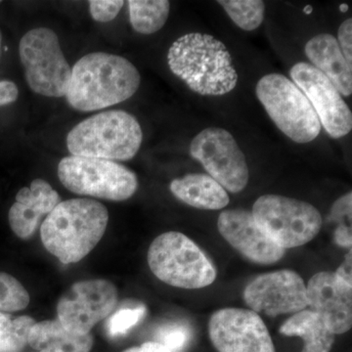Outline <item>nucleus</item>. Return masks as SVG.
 I'll return each mask as SVG.
<instances>
[{
    "instance_id": "nucleus-4",
    "label": "nucleus",
    "mask_w": 352,
    "mask_h": 352,
    "mask_svg": "<svg viewBox=\"0 0 352 352\" xmlns=\"http://www.w3.org/2000/svg\"><path fill=\"white\" fill-rule=\"evenodd\" d=\"M142 141V129L135 117L113 110L76 124L67 136V147L72 156L129 161L136 156Z\"/></svg>"
},
{
    "instance_id": "nucleus-25",
    "label": "nucleus",
    "mask_w": 352,
    "mask_h": 352,
    "mask_svg": "<svg viewBox=\"0 0 352 352\" xmlns=\"http://www.w3.org/2000/svg\"><path fill=\"white\" fill-rule=\"evenodd\" d=\"M30 295L19 280L6 272H0V312H16L25 309Z\"/></svg>"
},
{
    "instance_id": "nucleus-21",
    "label": "nucleus",
    "mask_w": 352,
    "mask_h": 352,
    "mask_svg": "<svg viewBox=\"0 0 352 352\" xmlns=\"http://www.w3.org/2000/svg\"><path fill=\"white\" fill-rule=\"evenodd\" d=\"M286 337L303 340L302 352H330L336 335L323 319L310 309H303L292 315L279 329Z\"/></svg>"
},
{
    "instance_id": "nucleus-9",
    "label": "nucleus",
    "mask_w": 352,
    "mask_h": 352,
    "mask_svg": "<svg viewBox=\"0 0 352 352\" xmlns=\"http://www.w3.org/2000/svg\"><path fill=\"white\" fill-rule=\"evenodd\" d=\"M19 55L32 91L54 98L66 96L72 69L52 30L36 28L28 32L21 38Z\"/></svg>"
},
{
    "instance_id": "nucleus-1",
    "label": "nucleus",
    "mask_w": 352,
    "mask_h": 352,
    "mask_svg": "<svg viewBox=\"0 0 352 352\" xmlns=\"http://www.w3.org/2000/svg\"><path fill=\"white\" fill-rule=\"evenodd\" d=\"M140 82L138 69L126 58L92 52L72 69L66 99L76 111L94 112L131 98Z\"/></svg>"
},
{
    "instance_id": "nucleus-24",
    "label": "nucleus",
    "mask_w": 352,
    "mask_h": 352,
    "mask_svg": "<svg viewBox=\"0 0 352 352\" xmlns=\"http://www.w3.org/2000/svg\"><path fill=\"white\" fill-rule=\"evenodd\" d=\"M230 19L240 29L252 32L263 24L265 4L261 0H220Z\"/></svg>"
},
{
    "instance_id": "nucleus-7",
    "label": "nucleus",
    "mask_w": 352,
    "mask_h": 352,
    "mask_svg": "<svg viewBox=\"0 0 352 352\" xmlns=\"http://www.w3.org/2000/svg\"><path fill=\"white\" fill-rule=\"evenodd\" d=\"M252 214L259 228L284 250L311 242L323 226L320 212L311 204L274 194L259 197Z\"/></svg>"
},
{
    "instance_id": "nucleus-11",
    "label": "nucleus",
    "mask_w": 352,
    "mask_h": 352,
    "mask_svg": "<svg viewBox=\"0 0 352 352\" xmlns=\"http://www.w3.org/2000/svg\"><path fill=\"white\" fill-rule=\"evenodd\" d=\"M118 305V289L103 279L76 282L60 298L58 320L65 329L88 335L99 322L113 314Z\"/></svg>"
},
{
    "instance_id": "nucleus-22",
    "label": "nucleus",
    "mask_w": 352,
    "mask_h": 352,
    "mask_svg": "<svg viewBox=\"0 0 352 352\" xmlns=\"http://www.w3.org/2000/svg\"><path fill=\"white\" fill-rule=\"evenodd\" d=\"M127 6L132 28L139 34L159 32L170 15V3L166 0H129Z\"/></svg>"
},
{
    "instance_id": "nucleus-30",
    "label": "nucleus",
    "mask_w": 352,
    "mask_h": 352,
    "mask_svg": "<svg viewBox=\"0 0 352 352\" xmlns=\"http://www.w3.org/2000/svg\"><path fill=\"white\" fill-rule=\"evenodd\" d=\"M337 41L347 63L352 67V20L351 18L340 25Z\"/></svg>"
},
{
    "instance_id": "nucleus-20",
    "label": "nucleus",
    "mask_w": 352,
    "mask_h": 352,
    "mask_svg": "<svg viewBox=\"0 0 352 352\" xmlns=\"http://www.w3.org/2000/svg\"><path fill=\"white\" fill-rule=\"evenodd\" d=\"M28 344L41 352H90L94 337L69 332L55 319L36 322L30 331Z\"/></svg>"
},
{
    "instance_id": "nucleus-12",
    "label": "nucleus",
    "mask_w": 352,
    "mask_h": 352,
    "mask_svg": "<svg viewBox=\"0 0 352 352\" xmlns=\"http://www.w3.org/2000/svg\"><path fill=\"white\" fill-rule=\"evenodd\" d=\"M208 337L219 352H276L261 315L247 308L217 310L208 321Z\"/></svg>"
},
{
    "instance_id": "nucleus-10",
    "label": "nucleus",
    "mask_w": 352,
    "mask_h": 352,
    "mask_svg": "<svg viewBox=\"0 0 352 352\" xmlns=\"http://www.w3.org/2000/svg\"><path fill=\"white\" fill-rule=\"evenodd\" d=\"M190 155L226 191L240 193L247 187L250 179L247 159L226 129L208 127L201 131L190 144Z\"/></svg>"
},
{
    "instance_id": "nucleus-33",
    "label": "nucleus",
    "mask_w": 352,
    "mask_h": 352,
    "mask_svg": "<svg viewBox=\"0 0 352 352\" xmlns=\"http://www.w3.org/2000/svg\"><path fill=\"white\" fill-rule=\"evenodd\" d=\"M335 274L340 279L346 282L347 285L352 286V252L351 249L349 250V254H346L344 261L340 264L338 270L335 271Z\"/></svg>"
},
{
    "instance_id": "nucleus-6",
    "label": "nucleus",
    "mask_w": 352,
    "mask_h": 352,
    "mask_svg": "<svg viewBox=\"0 0 352 352\" xmlns=\"http://www.w3.org/2000/svg\"><path fill=\"white\" fill-rule=\"evenodd\" d=\"M258 100L278 129L300 144L318 138L321 124L314 107L295 83L280 74H270L258 80Z\"/></svg>"
},
{
    "instance_id": "nucleus-13",
    "label": "nucleus",
    "mask_w": 352,
    "mask_h": 352,
    "mask_svg": "<svg viewBox=\"0 0 352 352\" xmlns=\"http://www.w3.org/2000/svg\"><path fill=\"white\" fill-rule=\"evenodd\" d=\"M245 305L256 314L270 317L295 314L307 309V285L298 273L282 270L264 273L245 286Z\"/></svg>"
},
{
    "instance_id": "nucleus-15",
    "label": "nucleus",
    "mask_w": 352,
    "mask_h": 352,
    "mask_svg": "<svg viewBox=\"0 0 352 352\" xmlns=\"http://www.w3.org/2000/svg\"><path fill=\"white\" fill-rule=\"evenodd\" d=\"M217 229L229 245L252 263L274 264L286 252L259 228L252 212L244 208L223 210L217 219Z\"/></svg>"
},
{
    "instance_id": "nucleus-32",
    "label": "nucleus",
    "mask_w": 352,
    "mask_h": 352,
    "mask_svg": "<svg viewBox=\"0 0 352 352\" xmlns=\"http://www.w3.org/2000/svg\"><path fill=\"white\" fill-rule=\"evenodd\" d=\"M333 241L340 247L351 249L352 233L351 226H339L333 233Z\"/></svg>"
},
{
    "instance_id": "nucleus-34",
    "label": "nucleus",
    "mask_w": 352,
    "mask_h": 352,
    "mask_svg": "<svg viewBox=\"0 0 352 352\" xmlns=\"http://www.w3.org/2000/svg\"><path fill=\"white\" fill-rule=\"evenodd\" d=\"M122 352H171L163 344L157 342H147L139 346L131 347Z\"/></svg>"
},
{
    "instance_id": "nucleus-16",
    "label": "nucleus",
    "mask_w": 352,
    "mask_h": 352,
    "mask_svg": "<svg viewBox=\"0 0 352 352\" xmlns=\"http://www.w3.org/2000/svg\"><path fill=\"white\" fill-rule=\"evenodd\" d=\"M307 307L323 319L335 335L349 332L352 326V286L335 272L321 271L307 285Z\"/></svg>"
},
{
    "instance_id": "nucleus-36",
    "label": "nucleus",
    "mask_w": 352,
    "mask_h": 352,
    "mask_svg": "<svg viewBox=\"0 0 352 352\" xmlns=\"http://www.w3.org/2000/svg\"><path fill=\"white\" fill-rule=\"evenodd\" d=\"M39 352H41V351H39Z\"/></svg>"
},
{
    "instance_id": "nucleus-5",
    "label": "nucleus",
    "mask_w": 352,
    "mask_h": 352,
    "mask_svg": "<svg viewBox=\"0 0 352 352\" xmlns=\"http://www.w3.org/2000/svg\"><path fill=\"white\" fill-rule=\"evenodd\" d=\"M147 261L157 279L175 288H206L217 277L207 254L193 240L176 231L161 234L153 241Z\"/></svg>"
},
{
    "instance_id": "nucleus-28",
    "label": "nucleus",
    "mask_w": 352,
    "mask_h": 352,
    "mask_svg": "<svg viewBox=\"0 0 352 352\" xmlns=\"http://www.w3.org/2000/svg\"><path fill=\"white\" fill-rule=\"evenodd\" d=\"M122 0H90L89 12L94 21L107 23L115 19L124 6Z\"/></svg>"
},
{
    "instance_id": "nucleus-14",
    "label": "nucleus",
    "mask_w": 352,
    "mask_h": 352,
    "mask_svg": "<svg viewBox=\"0 0 352 352\" xmlns=\"http://www.w3.org/2000/svg\"><path fill=\"white\" fill-rule=\"evenodd\" d=\"M289 75L292 82L307 96L331 138H344L351 131V109L327 76L305 62L292 67Z\"/></svg>"
},
{
    "instance_id": "nucleus-35",
    "label": "nucleus",
    "mask_w": 352,
    "mask_h": 352,
    "mask_svg": "<svg viewBox=\"0 0 352 352\" xmlns=\"http://www.w3.org/2000/svg\"><path fill=\"white\" fill-rule=\"evenodd\" d=\"M2 56V36L1 32H0V60H1Z\"/></svg>"
},
{
    "instance_id": "nucleus-27",
    "label": "nucleus",
    "mask_w": 352,
    "mask_h": 352,
    "mask_svg": "<svg viewBox=\"0 0 352 352\" xmlns=\"http://www.w3.org/2000/svg\"><path fill=\"white\" fill-rule=\"evenodd\" d=\"M188 326L182 323H170L157 330V342L163 344L171 352H182L191 340Z\"/></svg>"
},
{
    "instance_id": "nucleus-31",
    "label": "nucleus",
    "mask_w": 352,
    "mask_h": 352,
    "mask_svg": "<svg viewBox=\"0 0 352 352\" xmlns=\"http://www.w3.org/2000/svg\"><path fill=\"white\" fill-rule=\"evenodd\" d=\"M19 96V89L11 80H0V107L12 104Z\"/></svg>"
},
{
    "instance_id": "nucleus-23",
    "label": "nucleus",
    "mask_w": 352,
    "mask_h": 352,
    "mask_svg": "<svg viewBox=\"0 0 352 352\" xmlns=\"http://www.w3.org/2000/svg\"><path fill=\"white\" fill-rule=\"evenodd\" d=\"M36 322L31 316L13 318L11 315L0 312V352H22Z\"/></svg>"
},
{
    "instance_id": "nucleus-2",
    "label": "nucleus",
    "mask_w": 352,
    "mask_h": 352,
    "mask_svg": "<svg viewBox=\"0 0 352 352\" xmlns=\"http://www.w3.org/2000/svg\"><path fill=\"white\" fill-rule=\"evenodd\" d=\"M170 71L203 96H222L237 87L238 74L223 43L191 32L176 39L168 53Z\"/></svg>"
},
{
    "instance_id": "nucleus-26",
    "label": "nucleus",
    "mask_w": 352,
    "mask_h": 352,
    "mask_svg": "<svg viewBox=\"0 0 352 352\" xmlns=\"http://www.w3.org/2000/svg\"><path fill=\"white\" fill-rule=\"evenodd\" d=\"M145 314L146 307L144 305L120 308V309L113 312L109 318L107 322L109 335L112 338L126 335L131 328H133L144 317Z\"/></svg>"
},
{
    "instance_id": "nucleus-3",
    "label": "nucleus",
    "mask_w": 352,
    "mask_h": 352,
    "mask_svg": "<svg viewBox=\"0 0 352 352\" xmlns=\"http://www.w3.org/2000/svg\"><path fill=\"white\" fill-rule=\"evenodd\" d=\"M108 222L107 208L100 201H61L41 223V242L62 263H78L100 242Z\"/></svg>"
},
{
    "instance_id": "nucleus-17",
    "label": "nucleus",
    "mask_w": 352,
    "mask_h": 352,
    "mask_svg": "<svg viewBox=\"0 0 352 352\" xmlns=\"http://www.w3.org/2000/svg\"><path fill=\"white\" fill-rule=\"evenodd\" d=\"M61 203V198L52 186L41 178L32 182L16 195L15 203L9 210L8 219L11 229L21 239H30L41 219Z\"/></svg>"
},
{
    "instance_id": "nucleus-29",
    "label": "nucleus",
    "mask_w": 352,
    "mask_h": 352,
    "mask_svg": "<svg viewBox=\"0 0 352 352\" xmlns=\"http://www.w3.org/2000/svg\"><path fill=\"white\" fill-rule=\"evenodd\" d=\"M352 193H346L333 203L331 219L339 222V226H351Z\"/></svg>"
},
{
    "instance_id": "nucleus-8",
    "label": "nucleus",
    "mask_w": 352,
    "mask_h": 352,
    "mask_svg": "<svg viewBox=\"0 0 352 352\" xmlns=\"http://www.w3.org/2000/svg\"><path fill=\"white\" fill-rule=\"evenodd\" d=\"M58 177L69 191L109 201H126L138 189V175L117 162L69 156L58 164Z\"/></svg>"
},
{
    "instance_id": "nucleus-18",
    "label": "nucleus",
    "mask_w": 352,
    "mask_h": 352,
    "mask_svg": "<svg viewBox=\"0 0 352 352\" xmlns=\"http://www.w3.org/2000/svg\"><path fill=\"white\" fill-rule=\"evenodd\" d=\"M305 55L344 96L352 94V67L342 55L337 38L330 34L315 36L307 43Z\"/></svg>"
},
{
    "instance_id": "nucleus-19",
    "label": "nucleus",
    "mask_w": 352,
    "mask_h": 352,
    "mask_svg": "<svg viewBox=\"0 0 352 352\" xmlns=\"http://www.w3.org/2000/svg\"><path fill=\"white\" fill-rule=\"evenodd\" d=\"M173 196L199 210H222L229 205L228 193L214 178L204 173H189L171 182Z\"/></svg>"
}]
</instances>
